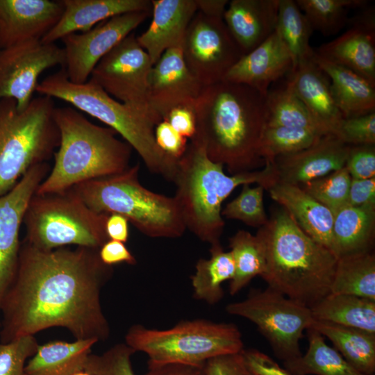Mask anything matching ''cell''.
<instances>
[{
  "label": "cell",
  "instance_id": "obj_1",
  "mask_svg": "<svg viewBox=\"0 0 375 375\" xmlns=\"http://www.w3.org/2000/svg\"><path fill=\"white\" fill-rule=\"evenodd\" d=\"M99 251L44 250L22 241L15 277L0 306V342L52 327L66 328L76 340H108L101 292L114 270Z\"/></svg>",
  "mask_w": 375,
  "mask_h": 375
},
{
  "label": "cell",
  "instance_id": "obj_2",
  "mask_svg": "<svg viewBox=\"0 0 375 375\" xmlns=\"http://www.w3.org/2000/svg\"><path fill=\"white\" fill-rule=\"evenodd\" d=\"M194 110V138L212 161L226 166L231 175L265 165L260 144L267 126L265 96L248 85L222 81L203 88Z\"/></svg>",
  "mask_w": 375,
  "mask_h": 375
},
{
  "label": "cell",
  "instance_id": "obj_3",
  "mask_svg": "<svg viewBox=\"0 0 375 375\" xmlns=\"http://www.w3.org/2000/svg\"><path fill=\"white\" fill-rule=\"evenodd\" d=\"M265 250L268 287L308 308L330 294L338 258L297 224L283 208L256 233Z\"/></svg>",
  "mask_w": 375,
  "mask_h": 375
},
{
  "label": "cell",
  "instance_id": "obj_4",
  "mask_svg": "<svg viewBox=\"0 0 375 375\" xmlns=\"http://www.w3.org/2000/svg\"><path fill=\"white\" fill-rule=\"evenodd\" d=\"M277 182L272 162L265 161L262 169L228 176L222 164L212 161L201 143L190 140L178 159L172 183L174 196L186 229L211 245L220 243L225 222L222 216L223 201L239 185L257 183L268 190Z\"/></svg>",
  "mask_w": 375,
  "mask_h": 375
},
{
  "label": "cell",
  "instance_id": "obj_5",
  "mask_svg": "<svg viewBox=\"0 0 375 375\" xmlns=\"http://www.w3.org/2000/svg\"><path fill=\"white\" fill-rule=\"evenodd\" d=\"M60 144L54 165L35 194L62 192L92 179L120 174L130 166L132 147L110 127L98 126L72 107L55 108Z\"/></svg>",
  "mask_w": 375,
  "mask_h": 375
},
{
  "label": "cell",
  "instance_id": "obj_6",
  "mask_svg": "<svg viewBox=\"0 0 375 375\" xmlns=\"http://www.w3.org/2000/svg\"><path fill=\"white\" fill-rule=\"evenodd\" d=\"M36 92L65 101L102 122L130 144L149 172L173 181L178 159L158 146L155 138L157 125L145 115L115 100L90 80L83 84L72 83L65 68L46 77L38 84Z\"/></svg>",
  "mask_w": 375,
  "mask_h": 375
},
{
  "label": "cell",
  "instance_id": "obj_7",
  "mask_svg": "<svg viewBox=\"0 0 375 375\" xmlns=\"http://www.w3.org/2000/svg\"><path fill=\"white\" fill-rule=\"evenodd\" d=\"M139 172L136 164L120 174L85 181L72 189L94 211L122 215L147 237H182L186 227L175 199L144 187Z\"/></svg>",
  "mask_w": 375,
  "mask_h": 375
},
{
  "label": "cell",
  "instance_id": "obj_8",
  "mask_svg": "<svg viewBox=\"0 0 375 375\" xmlns=\"http://www.w3.org/2000/svg\"><path fill=\"white\" fill-rule=\"evenodd\" d=\"M53 98L35 97L19 111L10 98L0 99V196L33 166L47 162L60 144Z\"/></svg>",
  "mask_w": 375,
  "mask_h": 375
},
{
  "label": "cell",
  "instance_id": "obj_9",
  "mask_svg": "<svg viewBox=\"0 0 375 375\" xmlns=\"http://www.w3.org/2000/svg\"><path fill=\"white\" fill-rule=\"evenodd\" d=\"M125 343L157 363L203 365L212 358L244 349L236 325L204 319L181 321L167 329L134 324L125 335Z\"/></svg>",
  "mask_w": 375,
  "mask_h": 375
},
{
  "label": "cell",
  "instance_id": "obj_10",
  "mask_svg": "<svg viewBox=\"0 0 375 375\" xmlns=\"http://www.w3.org/2000/svg\"><path fill=\"white\" fill-rule=\"evenodd\" d=\"M108 214L89 208L72 189L62 192L35 194L23 220V241L44 250L76 245L100 249L109 239Z\"/></svg>",
  "mask_w": 375,
  "mask_h": 375
},
{
  "label": "cell",
  "instance_id": "obj_11",
  "mask_svg": "<svg viewBox=\"0 0 375 375\" xmlns=\"http://www.w3.org/2000/svg\"><path fill=\"white\" fill-rule=\"evenodd\" d=\"M226 311L253 323L283 362L302 355L300 340L314 320L310 308L268 286L251 290L244 300L228 303Z\"/></svg>",
  "mask_w": 375,
  "mask_h": 375
},
{
  "label": "cell",
  "instance_id": "obj_12",
  "mask_svg": "<svg viewBox=\"0 0 375 375\" xmlns=\"http://www.w3.org/2000/svg\"><path fill=\"white\" fill-rule=\"evenodd\" d=\"M152 67L149 56L131 33L99 60L90 81L158 125L162 119L151 109L148 100Z\"/></svg>",
  "mask_w": 375,
  "mask_h": 375
},
{
  "label": "cell",
  "instance_id": "obj_13",
  "mask_svg": "<svg viewBox=\"0 0 375 375\" xmlns=\"http://www.w3.org/2000/svg\"><path fill=\"white\" fill-rule=\"evenodd\" d=\"M181 48L188 68L203 87L223 81L242 56L223 18L199 11L187 28Z\"/></svg>",
  "mask_w": 375,
  "mask_h": 375
},
{
  "label": "cell",
  "instance_id": "obj_14",
  "mask_svg": "<svg viewBox=\"0 0 375 375\" xmlns=\"http://www.w3.org/2000/svg\"><path fill=\"white\" fill-rule=\"evenodd\" d=\"M63 48L55 43L29 40L0 49V99H13L18 110H25L49 68L65 67Z\"/></svg>",
  "mask_w": 375,
  "mask_h": 375
},
{
  "label": "cell",
  "instance_id": "obj_15",
  "mask_svg": "<svg viewBox=\"0 0 375 375\" xmlns=\"http://www.w3.org/2000/svg\"><path fill=\"white\" fill-rule=\"evenodd\" d=\"M150 11L130 12L112 17L90 30L62 38L65 53V69L73 83L88 81L99 60L132 33Z\"/></svg>",
  "mask_w": 375,
  "mask_h": 375
},
{
  "label": "cell",
  "instance_id": "obj_16",
  "mask_svg": "<svg viewBox=\"0 0 375 375\" xmlns=\"http://www.w3.org/2000/svg\"><path fill=\"white\" fill-rule=\"evenodd\" d=\"M49 171L47 162L31 167L9 192L0 196V306L17 271L19 231L27 206Z\"/></svg>",
  "mask_w": 375,
  "mask_h": 375
},
{
  "label": "cell",
  "instance_id": "obj_17",
  "mask_svg": "<svg viewBox=\"0 0 375 375\" xmlns=\"http://www.w3.org/2000/svg\"><path fill=\"white\" fill-rule=\"evenodd\" d=\"M181 47L166 50L149 74V103L162 120L175 108L194 107L203 88L188 68Z\"/></svg>",
  "mask_w": 375,
  "mask_h": 375
},
{
  "label": "cell",
  "instance_id": "obj_18",
  "mask_svg": "<svg viewBox=\"0 0 375 375\" xmlns=\"http://www.w3.org/2000/svg\"><path fill=\"white\" fill-rule=\"evenodd\" d=\"M350 145L333 134L322 136L299 151L272 162L277 182L300 186L344 167Z\"/></svg>",
  "mask_w": 375,
  "mask_h": 375
},
{
  "label": "cell",
  "instance_id": "obj_19",
  "mask_svg": "<svg viewBox=\"0 0 375 375\" xmlns=\"http://www.w3.org/2000/svg\"><path fill=\"white\" fill-rule=\"evenodd\" d=\"M346 32L322 44L315 53L344 67L375 86V18L369 8L353 18Z\"/></svg>",
  "mask_w": 375,
  "mask_h": 375
},
{
  "label": "cell",
  "instance_id": "obj_20",
  "mask_svg": "<svg viewBox=\"0 0 375 375\" xmlns=\"http://www.w3.org/2000/svg\"><path fill=\"white\" fill-rule=\"evenodd\" d=\"M61 1L0 0V49L42 38L60 20Z\"/></svg>",
  "mask_w": 375,
  "mask_h": 375
},
{
  "label": "cell",
  "instance_id": "obj_21",
  "mask_svg": "<svg viewBox=\"0 0 375 375\" xmlns=\"http://www.w3.org/2000/svg\"><path fill=\"white\" fill-rule=\"evenodd\" d=\"M292 60L276 31L262 44L242 56L223 81L248 85L266 96L270 85L289 75Z\"/></svg>",
  "mask_w": 375,
  "mask_h": 375
},
{
  "label": "cell",
  "instance_id": "obj_22",
  "mask_svg": "<svg viewBox=\"0 0 375 375\" xmlns=\"http://www.w3.org/2000/svg\"><path fill=\"white\" fill-rule=\"evenodd\" d=\"M151 3L152 20L137 41L153 65L166 50L182 46L197 6L195 0H152Z\"/></svg>",
  "mask_w": 375,
  "mask_h": 375
},
{
  "label": "cell",
  "instance_id": "obj_23",
  "mask_svg": "<svg viewBox=\"0 0 375 375\" xmlns=\"http://www.w3.org/2000/svg\"><path fill=\"white\" fill-rule=\"evenodd\" d=\"M279 0H232L223 20L242 56L265 41L276 30Z\"/></svg>",
  "mask_w": 375,
  "mask_h": 375
},
{
  "label": "cell",
  "instance_id": "obj_24",
  "mask_svg": "<svg viewBox=\"0 0 375 375\" xmlns=\"http://www.w3.org/2000/svg\"><path fill=\"white\" fill-rule=\"evenodd\" d=\"M64 10L58 22L41 40L55 43L65 36L86 32L100 22L121 14L151 11L149 0H62Z\"/></svg>",
  "mask_w": 375,
  "mask_h": 375
},
{
  "label": "cell",
  "instance_id": "obj_25",
  "mask_svg": "<svg viewBox=\"0 0 375 375\" xmlns=\"http://www.w3.org/2000/svg\"><path fill=\"white\" fill-rule=\"evenodd\" d=\"M326 135H335L344 119L333 98L330 80L313 58L299 65L287 80Z\"/></svg>",
  "mask_w": 375,
  "mask_h": 375
},
{
  "label": "cell",
  "instance_id": "obj_26",
  "mask_svg": "<svg viewBox=\"0 0 375 375\" xmlns=\"http://www.w3.org/2000/svg\"><path fill=\"white\" fill-rule=\"evenodd\" d=\"M267 190L303 232L331 251L334 215L328 208L298 185L276 183Z\"/></svg>",
  "mask_w": 375,
  "mask_h": 375
},
{
  "label": "cell",
  "instance_id": "obj_27",
  "mask_svg": "<svg viewBox=\"0 0 375 375\" xmlns=\"http://www.w3.org/2000/svg\"><path fill=\"white\" fill-rule=\"evenodd\" d=\"M313 60L330 80L331 91L344 118L375 112V86L353 71L317 54Z\"/></svg>",
  "mask_w": 375,
  "mask_h": 375
},
{
  "label": "cell",
  "instance_id": "obj_28",
  "mask_svg": "<svg viewBox=\"0 0 375 375\" xmlns=\"http://www.w3.org/2000/svg\"><path fill=\"white\" fill-rule=\"evenodd\" d=\"M333 215L331 251L338 259L372 251L375 206L346 205Z\"/></svg>",
  "mask_w": 375,
  "mask_h": 375
},
{
  "label": "cell",
  "instance_id": "obj_29",
  "mask_svg": "<svg viewBox=\"0 0 375 375\" xmlns=\"http://www.w3.org/2000/svg\"><path fill=\"white\" fill-rule=\"evenodd\" d=\"M95 340L53 341L39 345L25 366L26 375H72L84 370Z\"/></svg>",
  "mask_w": 375,
  "mask_h": 375
},
{
  "label": "cell",
  "instance_id": "obj_30",
  "mask_svg": "<svg viewBox=\"0 0 375 375\" xmlns=\"http://www.w3.org/2000/svg\"><path fill=\"white\" fill-rule=\"evenodd\" d=\"M328 338L343 358L365 375L375 373V334L314 319L310 327Z\"/></svg>",
  "mask_w": 375,
  "mask_h": 375
},
{
  "label": "cell",
  "instance_id": "obj_31",
  "mask_svg": "<svg viewBox=\"0 0 375 375\" xmlns=\"http://www.w3.org/2000/svg\"><path fill=\"white\" fill-rule=\"evenodd\" d=\"M310 309L314 319L375 334V301L330 293Z\"/></svg>",
  "mask_w": 375,
  "mask_h": 375
},
{
  "label": "cell",
  "instance_id": "obj_32",
  "mask_svg": "<svg viewBox=\"0 0 375 375\" xmlns=\"http://www.w3.org/2000/svg\"><path fill=\"white\" fill-rule=\"evenodd\" d=\"M210 253V258L197 260L190 278L193 297L215 305L224 297L222 285L234 276L235 264L231 253L225 251L221 243L211 245Z\"/></svg>",
  "mask_w": 375,
  "mask_h": 375
},
{
  "label": "cell",
  "instance_id": "obj_33",
  "mask_svg": "<svg viewBox=\"0 0 375 375\" xmlns=\"http://www.w3.org/2000/svg\"><path fill=\"white\" fill-rule=\"evenodd\" d=\"M308 347L306 353L297 359L284 362L285 367L298 375H365L334 348L325 338L309 328L306 330Z\"/></svg>",
  "mask_w": 375,
  "mask_h": 375
},
{
  "label": "cell",
  "instance_id": "obj_34",
  "mask_svg": "<svg viewBox=\"0 0 375 375\" xmlns=\"http://www.w3.org/2000/svg\"><path fill=\"white\" fill-rule=\"evenodd\" d=\"M330 293L375 301L374 254L369 251L338 258Z\"/></svg>",
  "mask_w": 375,
  "mask_h": 375
},
{
  "label": "cell",
  "instance_id": "obj_35",
  "mask_svg": "<svg viewBox=\"0 0 375 375\" xmlns=\"http://www.w3.org/2000/svg\"><path fill=\"white\" fill-rule=\"evenodd\" d=\"M275 31L290 52L292 71L313 58L315 50L310 45L313 31L295 1L279 0Z\"/></svg>",
  "mask_w": 375,
  "mask_h": 375
},
{
  "label": "cell",
  "instance_id": "obj_36",
  "mask_svg": "<svg viewBox=\"0 0 375 375\" xmlns=\"http://www.w3.org/2000/svg\"><path fill=\"white\" fill-rule=\"evenodd\" d=\"M230 252L235 264V274L230 281L229 293L235 295L257 276H262L266 269L264 244L256 234L244 230L238 231L229 240Z\"/></svg>",
  "mask_w": 375,
  "mask_h": 375
},
{
  "label": "cell",
  "instance_id": "obj_37",
  "mask_svg": "<svg viewBox=\"0 0 375 375\" xmlns=\"http://www.w3.org/2000/svg\"><path fill=\"white\" fill-rule=\"evenodd\" d=\"M265 111L267 126L300 128L326 135L288 81L278 88L269 90Z\"/></svg>",
  "mask_w": 375,
  "mask_h": 375
},
{
  "label": "cell",
  "instance_id": "obj_38",
  "mask_svg": "<svg viewBox=\"0 0 375 375\" xmlns=\"http://www.w3.org/2000/svg\"><path fill=\"white\" fill-rule=\"evenodd\" d=\"M312 31L324 36L338 33L349 23V8H365V0H295Z\"/></svg>",
  "mask_w": 375,
  "mask_h": 375
},
{
  "label": "cell",
  "instance_id": "obj_39",
  "mask_svg": "<svg viewBox=\"0 0 375 375\" xmlns=\"http://www.w3.org/2000/svg\"><path fill=\"white\" fill-rule=\"evenodd\" d=\"M322 136L308 129L267 125L260 140V155L265 162L273 161L311 146Z\"/></svg>",
  "mask_w": 375,
  "mask_h": 375
},
{
  "label": "cell",
  "instance_id": "obj_40",
  "mask_svg": "<svg viewBox=\"0 0 375 375\" xmlns=\"http://www.w3.org/2000/svg\"><path fill=\"white\" fill-rule=\"evenodd\" d=\"M351 177L345 167L299 187L333 214L348 205Z\"/></svg>",
  "mask_w": 375,
  "mask_h": 375
},
{
  "label": "cell",
  "instance_id": "obj_41",
  "mask_svg": "<svg viewBox=\"0 0 375 375\" xmlns=\"http://www.w3.org/2000/svg\"><path fill=\"white\" fill-rule=\"evenodd\" d=\"M265 188L242 185L240 193L222 210V216L240 221L249 226L262 227L268 222L263 203Z\"/></svg>",
  "mask_w": 375,
  "mask_h": 375
},
{
  "label": "cell",
  "instance_id": "obj_42",
  "mask_svg": "<svg viewBox=\"0 0 375 375\" xmlns=\"http://www.w3.org/2000/svg\"><path fill=\"white\" fill-rule=\"evenodd\" d=\"M135 353L124 343H118L101 354L90 353L84 370L92 375H136L131 364Z\"/></svg>",
  "mask_w": 375,
  "mask_h": 375
},
{
  "label": "cell",
  "instance_id": "obj_43",
  "mask_svg": "<svg viewBox=\"0 0 375 375\" xmlns=\"http://www.w3.org/2000/svg\"><path fill=\"white\" fill-rule=\"evenodd\" d=\"M39 345L34 335L0 342V375H26V362L36 353Z\"/></svg>",
  "mask_w": 375,
  "mask_h": 375
},
{
  "label": "cell",
  "instance_id": "obj_44",
  "mask_svg": "<svg viewBox=\"0 0 375 375\" xmlns=\"http://www.w3.org/2000/svg\"><path fill=\"white\" fill-rule=\"evenodd\" d=\"M335 135L350 146L375 144V112L344 118Z\"/></svg>",
  "mask_w": 375,
  "mask_h": 375
},
{
  "label": "cell",
  "instance_id": "obj_45",
  "mask_svg": "<svg viewBox=\"0 0 375 375\" xmlns=\"http://www.w3.org/2000/svg\"><path fill=\"white\" fill-rule=\"evenodd\" d=\"M344 167L351 178L375 177V144L350 146Z\"/></svg>",
  "mask_w": 375,
  "mask_h": 375
},
{
  "label": "cell",
  "instance_id": "obj_46",
  "mask_svg": "<svg viewBox=\"0 0 375 375\" xmlns=\"http://www.w3.org/2000/svg\"><path fill=\"white\" fill-rule=\"evenodd\" d=\"M155 138L162 151L176 159L183 155L188 144V139L175 131L165 120L161 121L156 126Z\"/></svg>",
  "mask_w": 375,
  "mask_h": 375
},
{
  "label": "cell",
  "instance_id": "obj_47",
  "mask_svg": "<svg viewBox=\"0 0 375 375\" xmlns=\"http://www.w3.org/2000/svg\"><path fill=\"white\" fill-rule=\"evenodd\" d=\"M247 369L255 375H298L281 367L263 352L249 349L242 351Z\"/></svg>",
  "mask_w": 375,
  "mask_h": 375
},
{
  "label": "cell",
  "instance_id": "obj_48",
  "mask_svg": "<svg viewBox=\"0 0 375 375\" xmlns=\"http://www.w3.org/2000/svg\"><path fill=\"white\" fill-rule=\"evenodd\" d=\"M206 375H246L247 369L242 351L218 356L205 363Z\"/></svg>",
  "mask_w": 375,
  "mask_h": 375
},
{
  "label": "cell",
  "instance_id": "obj_49",
  "mask_svg": "<svg viewBox=\"0 0 375 375\" xmlns=\"http://www.w3.org/2000/svg\"><path fill=\"white\" fill-rule=\"evenodd\" d=\"M172 127L185 138L191 140L197 131L194 107L179 106L172 110L165 118Z\"/></svg>",
  "mask_w": 375,
  "mask_h": 375
},
{
  "label": "cell",
  "instance_id": "obj_50",
  "mask_svg": "<svg viewBox=\"0 0 375 375\" xmlns=\"http://www.w3.org/2000/svg\"><path fill=\"white\" fill-rule=\"evenodd\" d=\"M348 205L375 206V177L365 179L351 178Z\"/></svg>",
  "mask_w": 375,
  "mask_h": 375
},
{
  "label": "cell",
  "instance_id": "obj_51",
  "mask_svg": "<svg viewBox=\"0 0 375 375\" xmlns=\"http://www.w3.org/2000/svg\"><path fill=\"white\" fill-rule=\"evenodd\" d=\"M101 261L109 266L124 262L131 265L137 263V260L132 253L128 250L125 243L108 240L99 251Z\"/></svg>",
  "mask_w": 375,
  "mask_h": 375
},
{
  "label": "cell",
  "instance_id": "obj_52",
  "mask_svg": "<svg viewBox=\"0 0 375 375\" xmlns=\"http://www.w3.org/2000/svg\"><path fill=\"white\" fill-rule=\"evenodd\" d=\"M144 375H206L205 364L157 363L148 360Z\"/></svg>",
  "mask_w": 375,
  "mask_h": 375
},
{
  "label": "cell",
  "instance_id": "obj_53",
  "mask_svg": "<svg viewBox=\"0 0 375 375\" xmlns=\"http://www.w3.org/2000/svg\"><path fill=\"white\" fill-rule=\"evenodd\" d=\"M106 231L109 240L126 243L129 236L128 221L122 215L109 214L106 223Z\"/></svg>",
  "mask_w": 375,
  "mask_h": 375
},
{
  "label": "cell",
  "instance_id": "obj_54",
  "mask_svg": "<svg viewBox=\"0 0 375 375\" xmlns=\"http://www.w3.org/2000/svg\"><path fill=\"white\" fill-rule=\"evenodd\" d=\"M197 11L206 16L223 18L228 0H195Z\"/></svg>",
  "mask_w": 375,
  "mask_h": 375
},
{
  "label": "cell",
  "instance_id": "obj_55",
  "mask_svg": "<svg viewBox=\"0 0 375 375\" xmlns=\"http://www.w3.org/2000/svg\"><path fill=\"white\" fill-rule=\"evenodd\" d=\"M72 375H92L91 374L88 373V372L85 370L79 371L78 372H76L73 374Z\"/></svg>",
  "mask_w": 375,
  "mask_h": 375
},
{
  "label": "cell",
  "instance_id": "obj_56",
  "mask_svg": "<svg viewBox=\"0 0 375 375\" xmlns=\"http://www.w3.org/2000/svg\"><path fill=\"white\" fill-rule=\"evenodd\" d=\"M246 375H255V374H253V373L247 370Z\"/></svg>",
  "mask_w": 375,
  "mask_h": 375
}]
</instances>
